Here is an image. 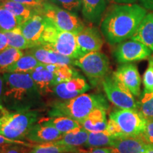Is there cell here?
I'll return each instance as SVG.
<instances>
[{
    "label": "cell",
    "instance_id": "1",
    "mask_svg": "<svg viewBox=\"0 0 153 153\" xmlns=\"http://www.w3.org/2000/svg\"><path fill=\"white\" fill-rule=\"evenodd\" d=\"M146 15V9L137 4H114L101 21V33L110 45L120 43L133 36Z\"/></svg>",
    "mask_w": 153,
    "mask_h": 153
},
{
    "label": "cell",
    "instance_id": "2",
    "mask_svg": "<svg viewBox=\"0 0 153 153\" xmlns=\"http://www.w3.org/2000/svg\"><path fill=\"white\" fill-rule=\"evenodd\" d=\"M2 75L4 106L14 111L37 109L42 94L29 73H2Z\"/></svg>",
    "mask_w": 153,
    "mask_h": 153
},
{
    "label": "cell",
    "instance_id": "3",
    "mask_svg": "<svg viewBox=\"0 0 153 153\" xmlns=\"http://www.w3.org/2000/svg\"><path fill=\"white\" fill-rule=\"evenodd\" d=\"M109 105L104 95L82 94L74 98L53 102L48 111V117H68L81 122L97 108L108 109Z\"/></svg>",
    "mask_w": 153,
    "mask_h": 153
},
{
    "label": "cell",
    "instance_id": "4",
    "mask_svg": "<svg viewBox=\"0 0 153 153\" xmlns=\"http://www.w3.org/2000/svg\"><path fill=\"white\" fill-rule=\"evenodd\" d=\"M39 110L14 111L0 105V135L9 139L23 140L40 119Z\"/></svg>",
    "mask_w": 153,
    "mask_h": 153
},
{
    "label": "cell",
    "instance_id": "5",
    "mask_svg": "<svg viewBox=\"0 0 153 153\" xmlns=\"http://www.w3.org/2000/svg\"><path fill=\"white\" fill-rule=\"evenodd\" d=\"M146 119L137 110L120 109L111 112L106 131L111 136L140 135L144 131Z\"/></svg>",
    "mask_w": 153,
    "mask_h": 153
},
{
    "label": "cell",
    "instance_id": "6",
    "mask_svg": "<svg viewBox=\"0 0 153 153\" xmlns=\"http://www.w3.org/2000/svg\"><path fill=\"white\" fill-rule=\"evenodd\" d=\"M42 16L51 21L59 30L77 35L85 27L76 14L45 1L42 9Z\"/></svg>",
    "mask_w": 153,
    "mask_h": 153
},
{
    "label": "cell",
    "instance_id": "7",
    "mask_svg": "<svg viewBox=\"0 0 153 153\" xmlns=\"http://www.w3.org/2000/svg\"><path fill=\"white\" fill-rule=\"evenodd\" d=\"M73 65L78 67L91 83L102 81L109 71V60L104 53L95 51L74 60Z\"/></svg>",
    "mask_w": 153,
    "mask_h": 153
},
{
    "label": "cell",
    "instance_id": "8",
    "mask_svg": "<svg viewBox=\"0 0 153 153\" xmlns=\"http://www.w3.org/2000/svg\"><path fill=\"white\" fill-rule=\"evenodd\" d=\"M101 84L107 99L116 107L120 109L137 110L138 103L135 100L133 95L113 76H106Z\"/></svg>",
    "mask_w": 153,
    "mask_h": 153
},
{
    "label": "cell",
    "instance_id": "9",
    "mask_svg": "<svg viewBox=\"0 0 153 153\" xmlns=\"http://www.w3.org/2000/svg\"><path fill=\"white\" fill-rule=\"evenodd\" d=\"M152 51L140 42L134 40L119 43L114 52V57L120 64L146 60L151 56Z\"/></svg>",
    "mask_w": 153,
    "mask_h": 153
},
{
    "label": "cell",
    "instance_id": "10",
    "mask_svg": "<svg viewBox=\"0 0 153 153\" xmlns=\"http://www.w3.org/2000/svg\"><path fill=\"white\" fill-rule=\"evenodd\" d=\"M77 59L91 52L99 51L104 45V40L100 32L92 26L85 27L76 35Z\"/></svg>",
    "mask_w": 153,
    "mask_h": 153
},
{
    "label": "cell",
    "instance_id": "11",
    "mask_svg": "<svg viewBox=\"0 0 153 153\" xmlns=\"http://www.w3.org/2000/svg\"><path fill=\"white\" fill-rule=\"evenodd\" d=\"M113 77L131 91L132 94H140L141 78L136 65L133 63L121 64L113 74Z\"/></svg>",
    "mask_w": 153,
    "mask_h": 153
},
{
    "label": "cell",
    "instance_id": "12",
    "mask_svg": "<svg viewBox=\"0 0 153 153\" xmlns=\"http://www.w3.org/2000/svg\"><path fill=\"white\" fill-rule=\"evenodd\" d=\"M150 146L140 135L115 138L109 148L111 153H145Z\"/></svg>",
    "mask_w": 153,
    "mask_h": 153
},
{
    "label": "cell",
    "instance_id": "13",
    "mask_svg": "<svg viewBox=\"0 0 153 153\" xmlns=\"http://www.w3.org/2000/svg\"><path fill=\"white\" fill-rule=\"evenodd\" d=\"M55 67V65L53 64H42L29 73L42 95L53 92V87L57 85Z\"/></svg>",
    "mask_w": 153,
    "mask_h": 153
},
{
    "label": "cell",
    "instance_id": "14",
    "mask_svg": "<svg viewBox=\"0 0 153 153\" xmlns=\"http://www.w3.org/2000/svg\"><path fill=\"white\" fill-rule=\"evenodd\" d=\"M44 45L64 56L70 57L74 60L77 59L76 34L71 32L59 30L54 41L48 45Z\"/></svg>",
    "mask_w": 153,
    "mask_h": 153
},
{
    "label": "cell",
    "instance_id": "15",
    "mask_svg": "<svg viewBox=\"0 0 153 153\" xmlns=\"http://www.w3.org/2000/svg\"><path fill=\"white\" fill-rule=\"evenodd\" d=\"M26 54L31 55L42 64L60 65H72L74 64V60L67 56L59 54L45 45L28 49Z\"/></svg>",
    "mask_w": 153,
    "mask_h": 153
},
{
    "label": "cell",
    "instance_id": "16",
    "mask_svg": "<svg viewBox=\"0 0 153 153\" xmlns=\"http://www.w3.org/2000/svg\"><path fill=\"white\" fill-rule=\"evenodd\" d=\"M46 20L42 15H36L20 25L19 28L26 39L42 45V36L45 27Z\"/></svg>",
    "mask_w": 153,
    "mask_h": 153
},
{
    "label": "cell",
    "instance_id": "17",
    "mask_svg": "<svg viewBox=\"0 0 153 153\" xmlns=\"http://www.w3.org/2000/svg\"><path fill=\"white\" fill-rule=\"evenodd\" d=\"M63 133H60L55 128L44 126L37 122L28 132L26 140L30 143L43 144L55 142L60 139Z\"/></svg>",
    "mask_w": 153,
    "mask_h": 153
},
{
    "label": "cell",
    "instance_id": "18",
    "mask_svg": "<svg viewBox=\"0 0 153 153\" xmlns=\"http://www.w3.org/2000/svg\"><path fill=\"white\" fill-rule=\"evenodd\" d=\"M106 9V0H82V13L88 22L99 24Z\"/></svg>",
    "mask_w": 153,
    "mask_h": 153
},
{
    "label": "cell",
    "instance_id": "19",
    "mask_svg": "<svg viewBox=\"0 0 153 153\" xmlns=\"http://www.w3.org/2000/svg\"><path fill=\"white\" fill-rule=\"evenodd\" d=\"M131 39L140 42L153 51V13L144 17Z\"/></svg>",
    "mask_w": 153,
    "mask_h": 153
},
{
    "label": "cell",
    "instance_id": "20",
    "mask_svg": "<svg viewBox=\"0 0 153 153\" xmlns=\"http://www.w3.org/2000/svg\"><path fill=\"white\" fill-rule=\"evenodd\" d=\"M80 125L88 132H103L106 129L108 120L106 110L97 108L91 111L85 119L79 122Z\"/></svg>",
    "mask_w": 153,
    "mask_h": 153
},
{
    "label": "cell",
    "instance_id": "21",
    "mask_svg": "<svg viewBox=\"0 0 153 153\" xmlns=\"http://www.w3.org/2000/svg\"><path fill=\"white\" fill-rule=\"evenodd\" d=\"M42 63L38 61L31 55H24L16 62L7 68L0 69L1 73H30L41 65Z\"/></svg>",
    "mask_w": 153,
    "mask_h": 153
},
{
    "label": "cell",
    "instance_id": "22",
    "mask_svg": "<svg viewBox=\"0 0 153 153\" xmlns=\"http://www.w3.org/2000/svg\"><path fill=\"white\" fill-rule=\"evenodd\" d=\"M38 123L55 128L62 133H66L81 127L77 120L68 117H48L40 118Z\"/></svg>",
    "mask_w": 153,
    "mask_h": 153
},
{
    "label": "cell",
    "instance_id": "23",
    "mask_svg": "<svg viewBox=\"0 0 153 153\" xmlns=\"http://www.w3.org/2000/svg\"><path fill=\"white\" fill-rule=\"evenodd\" d=\"M0 6L7 9L16 16L22 19L23 22L32 18L36 15H42L41 11L37 9L12 0H5L0 3Z\"/></svg>",
    "mask_w": 153,
    "mask_h": 153
},
{
    "label": "cell",
    "instance_id": "24",
    "mask_svg": "<svg viewBox=\"0 0 153 153\" xmlns=\"http://www.w3.org/2000/svg\"><path fill=\"white\" fill-rule=\"evenodd\" d=\"M89 134V132L81 126L73 131L64 133L60 139L53 143L67 146L79 147L87 143Z\"/></svg>",
    "mask_w": 153,
    "mask_h": 153
},
{
    "label": "cell",
    "instance_id": "25",
    "mask_svg": "<svg viewBox=\"0 0 153 153\" xmlns=\"http://www.w3.org/2000/svg\"><path fill=\"white\" fill-rule=\"evenodd\" d=\"M87 151L78 147L67 146L55 143L33 145L28 153H85Z\"/></svg>",
    "mask_w": 153,
    "mask_h": 153
},
{
    "label": "cell",
    "instance_id": "26",
    "mask_svg": "<svg viewBox=\"0 0 153 153\" xmlns=\"http://www.w3.org/2000/svg\"><path fill=\"white\" fill-rule=\"evenodd\" d=\"M7 37L8 46L21 50H28L39 46L37 44L29 41L23 36L19 28L4 33Z\"/></svg>",
    "mask_w": 153,
    "mask_h": 153
},
{
    "label": "cell",
    "instance_id": "27",
    "mask_svg": "<svg viewBox=\"0 0 153 153\" xmlns=\"http://www.w3.org/2000/svg\"><path fill=\"white\" fill-rule=\"evenodd\" d=\"M23 22L22 19L0 6V32L7 33L16 29Z\"/></svg>",
    "mask_w": 153,
    "mask_h": 153
},
{
    "label": "cell",
    "instance_id": "28",
    "mask_svg": "<svg viewBox=\"0 0 153 153\" xmlns=\"http://www.w3.org/2000/svg\"><path fill=\"white\" fill-rule=\"evenodd\" d=\"M114 137L108 135L106 131L90 132L85 147L90 148H97L101 147H111L114 140Z\"/></svg>",
    "mask_w": 153,
    "mask_h": 153
},
{
    "label": "cell",
    "instance_id": "29",
    "mask_svg": "<svg viewBox=\"0 0 153 153\" xmlns=\"http://www.w3.org/2000/svg\"><path fill=\"white\" fill-rule=\"evenodd\" d=\"M65 85L67 91L73 97L85 94L86 91L90 89V86L89 85L85 78L82 77L81 75L65 82Z\"/></svg>",
    "mask_w": 153,
    "mask_h": 153
},
{
    "label": "cell",
    "instance_id": "30",
    "mask_svg": "<svg viewBox=\"0 0 153 153\" xmlns=\"http://www.w3.org/2000/svg\"><path fill=\"white\" fill-rule=\"evenodd\" d=\"M24 55V52L21 50L9 46L0 51V69L6 68L11 65Z\"/></svg>",
    "mask_w": 153,
    "mask_h": 153
},
{
    "label": "cell",
    "instance_id": "31",
    "mask_svg": "<svg viewBox=\"0 0 153 153\" xmlns=\"http://www.w3.org/2000/svg\"><path fill=\"white\" fill-rule=\"evenodd\" d=\"M137 109L146 120L153 118V92L143 93Z\"/></svg>",
    "mask_w": 153,
    "mask_h": 153
},
{
    "label": "cell",
    "instance_id": "32",
    "mask_svg": "<svg viewBox=\"0 0 153 153\" xmlns=\"http://www.w3.org/2000/svg\"><path fill=\"white\" fill-rule=\"evenodd\" d=\"M54 73L56 78L57 85L62 82H68L72 78L80 76L78 72L70 65H55Z\"/></svg>",
    "mask_w": 153,
    "mask_h": 153
},
{
    "label": "cell",
    "instance_id": "33",
    "mask_svg": "<svg viewBox=\"0 0 153 153\" xmlns=\"http://www.w3.org/2000/svg\"><path fill=\"white\" fill-rule=\"evenodd\" d=\"M50 1L74 14L82 9V0H50Z\"/></svg>",
    "mask_w": 153,
    "mask_h": 153
},
{
    "label": "cell",
    "instance_id": "34",
    "mask_svg": "<svg viewBox=\"0 0 153 153\" xmlns=\"http://www.w3.org/2000/svg\"><path fill=\"white\" fill-rule=\"evenodd\" d=\"M144 92H153V56L149 60L148 67L143 76Z\"/></svg>",
    "mask_w": 153,
    "mask_h": 153
},
{
    "label": "cell",
    "instance_id": "35",
    "mask_svg": "<svg viewBox=\"0 0 153 153\" xmlns=\"http://www.w3.org/2000/svg\"><path fill=\"white\" fill-rule=\"evenodd\" d=\"M29 148L22 145H5L0 146V153H28Z\"/></svg>",
    "mask_w": 153,
    "mask_h": 153
},
{
    "label": "cell",
    "instance_id": "36",
    "mask_svg": "<svg viewBox=\"0 0 153 153\" xmlns=\"http://www.w3.org/2000/svg\"><path fill=\"white\" fill-rule=\"evenodd\" d=\"M140 135L147 143L153 145V118L146 120L144 131Z\"/></svg>",
    "mask_w": 153,
    "mask_h": 153
},
{
    "label": "cell",
    "instance_id": "37",
    "mask_svg": "<svg viewBox=\"0 0 153 153\" xmlns=\"http://www.w3.org/2000/svg\"><path fill=\"white\" fill-rule=\"evenodd\" d=\"M12 1L27 5L28 7H33V8L41 11V14L43 4L45 2V0H12Z\"/></svg>",
    "mask_w": 153,
    "mask_h": 153
},
{
    "label": "cell",
    "instance_id": "38",
    "mask_svg": "<svg viewBox=\"0 0 153 153\" xmlns=\"http://www.w3.org/2000/svg\"><path fill=\"white\" fill-rule=\"evenodd\" d=\"M12 144L22 145H25V146H28V147H33V145L29 144V143L25 142V141L9 139L7 138V137L3 136V135H0V146H1V145H12Z\"/></svg>",
    "mask_w": 153,
    "mask_h": 153
},
{
    "label": "cell",
    "instance_id": "39",
    "mask_svg": "<svg viewBox=\"0 0 153 153\" xmlns=\"http://www.w3.org/2000/svg\"><path fill=\"white\" fill-rule=\"evenodd\" d=\"M141 7L146 10L153 11V0H137Z\"/></svg>",
    "mask_w": 153,
    "mask_h": 153
},
{
    "label": "cell",
    "instance_id": "40",
    "mask_svg": "<svg viewBox=\"0 0 153 153\" xmlns=\"http://www.w3.org/2000/svg\"><path fill=\"white\" fill-rule=\"evenodd\" d=\"M8 47V41L7 37L4 33L0 32V51L5 49Z\"/></svg>",
    "mask_w": 153,
    "mask_h": 153
},
{
    "label": "cell",
    "instance_id": "41",
    "mask_svg": "<svg viewBox=\"0 0 153 153\" xmlns=\"http://www.w3.org/2000/svg\"><path fill=\"white\" fill-rule=\"evenodd\" d=\"M137 0H106L108 2L114 4H135Z\"/></svg>",
    "mask_w": 153,
    "mask_h": 153
},
{
    "label": "cell",
    "instance_id": "42",
    "mask_svg": "<svg viewBox=\"0 0 153 153\" xmlns=\"http://www.w3.org/2000/svg\"><path fill=\"white\" fill-rule=\"evenodd\" d=\"M85 153H111V151L109 148H97L91 149Z\"/></svg>",
    "mask_w": 153,
    "mask_h": 153
},
{
    "label": "cell",
    "instance_id": "43",
    "mask_svg": "<svg viewBox=\"0 0 153 153\" xmlns=\"http://www.w3.org/2000/svg\"><path fill=\"white\" fill-rule=\"evenodd\" d=\"M4 86V82L3 75H2V73L0 72V105L2 104Z\"/></svg>",
    "mask_w": 153,
    "mask_h": 153
},
{
    "label": "cell",
    "instance_id": "44",
    "mask_svg": "<svg viewBox=\"0 0 153 153\" xmlns=\"http://www.w3.org/2000/svg\"><path fill=\"white\" fill-rule=\"evenodd\" d=\"M145 153H153V145H150V148L145 152Z\"/></svg>",
    "mask_w": 153,
    "mask_h": 153
},
{
    "label": "cell",
    "instance_id": "45",
    "mask_svg": "<svg viewBox=\"0 0 153 153\" xmlns=\"http://www.w3.org/2000/svg\"><path fill=\"white\" fill-rule=\"evenodd\" d=\"M5 1V0H0V3L2 2V1Z\"/></svg>",
    "mask_w": 153,
    "mask_h": 153
}]
</instances>
